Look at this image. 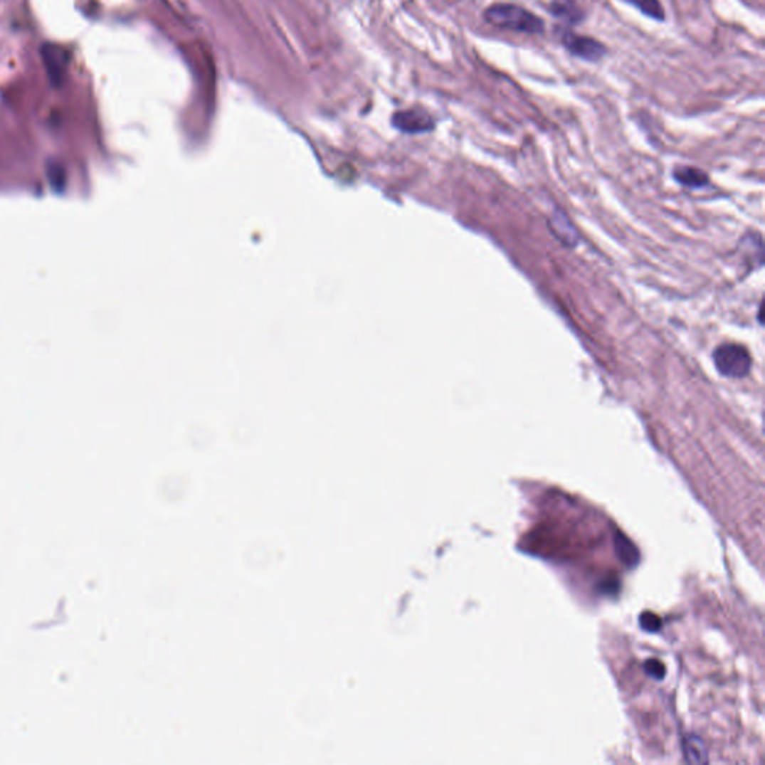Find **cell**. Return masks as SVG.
Listing matches in <instances>:
<instances>
[{
  "label": "cell",
  "mask_w": 765,
  "mask_h": 765,
  "mask_svg": "<svg viewBox=\"0 0 765 765\" xmlns=\"http://www.w3.org/2000/svg\"><path fill=\"white\" fill-rule=\"evenodd\" d=\"M550 12L554 17L568 24H577L584 19L583 11L573 0H553L550 4Z\"/></svg>",
  "instance_id": "5b68a950"
},
{
  "label": "cell",
  "mask_w": 765,
  "mask_h": 765,
  "mask_svg": "<svg viewBox=\"0 0 765 765\" xmlns=\"http://www.w3.org/2000/svg\"><path fill=\"white\" fill-rule=\"evenodd\" d=\"M41 56L51 85L60 88L65 83L68 68L70 63L69 50L54 42H45L41 48Z\"/></svg>",
  "instance_id": "3957f363"
},
{
  "label": "cell",
  "mask_w": 765,
  "mask_h": 765,
  "mask_svg": "<svg viewBox=\"0 0 765 765\" xmlns=\"http://www.w3.org/2000/svg\"><path fill=\"white\" fill-rule=\"evenodd\" d=\"M623 2L635 6L644 15H648V17L653 20H659V21L665 20V11L659 0H623Z\"/></svg>",
  "instance_id": "30bf717a"
},
{
  "label": "cell",
  "mask_w": 765,
  "mask_h": 765,
  "mask_svg": "<svg viewBox=\"0 0 765 765\" xmlns=\"http://www.w3.org/2000/svg\"><path fill=\"white\" fill-rule=\"evenodd\" d=\"M682 747H683L685 759L689 764H707L709 762L706 744H704V742L700 737L694 736V734H691V736H686L683 739Z\"/></svg>",
  "instance_id": "52a82bcc"
},
{
  "label": "cell",
  "mask_w": 765,
  "mask_h": 765,
  "mask_svg": "<svg viewBox=\"0 0 765 765\" xmlns=\"http://www.w3.org/2000/svg\"><path fill=\"white\" fill-rule=\"evenodd\" d=\"M644 670H646L648 676H650L655 680H663L667 672L665 665L661 661H658V659H649V661L644 664Z\"/></svg>",
  "instance_id": "7c38bea8"
},
{
  "label": "cell",
  "mask_w": 765,
  "mask_h": 765,
  "mask_svg": "<svg viewBox=\"0 0 765 765\" xmlns=\"http://www.w3.org/2000/svg\"><path fill=\"white\" fill-rule=\"evenodd\" d=\"M674 179L685 187L700 189L709 183V175L694 167H679L672 172Z\"/></svg>",
  "instance_id": "8992f818"
},
{
  "label": "cell",
  "mask_w": 765,
  "mask_h": 765,
  "mask_svg": "<svg viewBox=\"0 0 765 765\" xmlns=\"http://www.w3.org/2000/svg\"><path fill=\"white\" fill-rule=\"evenodd\" d=\"M640 625L648 633H658L661 629V619H659L655 613L646 611L640 616Z\"/></svg>",
  "instance_id": "8fae6325"
},
{
  "label": "cell",
  "mask_w": 765,
  "mask_h": 765,
  "mask_svg": "<svg viewBox=\"0 0 765 765\" xmlns=\"http://www.w3.org/2000/svg\"><path fill=\"white\" fill-rule=\"evenodd\" d=\"M716 369L724 377L743 379L752 368V357L749 350L737 342H725L716 347L713 353Z\"/></svg>",
  "instance_id": "7a4b0ae2"
},
{
  "label": "cell",
  "mask_w": 765,
  "mask_h": 765,
  "mask_svg": "<svg viewBox=\"0 0 765 765\" xmlns=\"http://www.w3.org/2000/svg\"><path fill=\"white\" fill-rule=\"evenodd\" d=\"M614 547H616V553L619 559L626 565V566H635L640 561V553L637 550V547L634 546L633 542H629V539L622 535V534H618L616 538H614Z\"/></svg>",
  "instance_id": "9c48e42d"
},
{
  "label": "cell",
  "mask_w": 765,
  "mask_h": 765,
  "mask_svg": "<svg viewBox=\"0 0 765 765\" xmlns=\"http://www.w3.org/2000/svg\"><path fill=\"white\" fill-rule=\"evenodd\" d=\"M485 20L495 27L520 33L535 35L544 30V21L538 15L513 4L490 5L485 11Z\"/></svg>",
  "instance_id": "6da1fadb"
},
{
  "label": "cell",
  "mask_w": 765,
  "mask_h": 765,
  "mask_svg": "<svg viewBox=\"0 0 765 765\" xmlns=\"http://www.w3.org/2000/svg\"><path fill=\"white\" fill-rule=\"evenodd\" d=\"M396 118H399V126L408 130H429L433 127L431 117L422 111L401 112Z\"/></svg>",
  "instance_id": "ba28073f"
},
{
  "label": "cell",
  "mask_w": 765,
  "mask_h": 765,
  "mask_svg": "<svg viewBox=\"0 0 765 765\" xmlns=\"http://www.w3.org/2000/svg\"><path fill=\"white\" fill-rule=\"evenodd\" d=\"M559 38H561V42L564 43V47L569 53L583 60H588V62H598V60H601L607 54V48L604 43H601L591 36H583V35L574 33L573 30H568V28L561 30Z\"/></svg>",
  "instance_id": "277c9868"
}]
</instances>
